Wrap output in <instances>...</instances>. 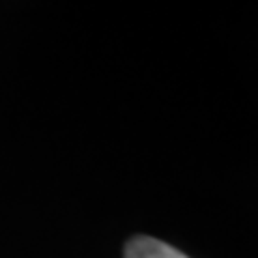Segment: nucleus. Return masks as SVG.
<instances>
[{"instance_id": "1", "label": "nucleus", "mask_w": 258, "mask_h": 258, "mask_svg": "<svg viewBox=\"0 0 258 258\" xmlns=\"http://www.w3.org/2000/svg\"><path fill=\"white\" fill-rule=\"evenodd\" d=\"M125 258H189L181 249L153 237H136L127 243Z\"/></svg>"}]
</instances>
